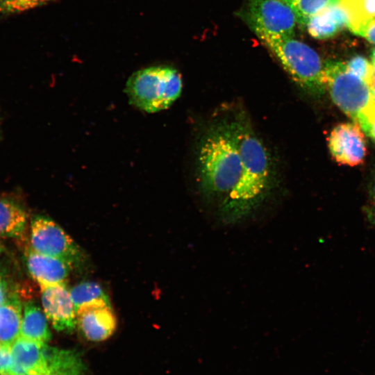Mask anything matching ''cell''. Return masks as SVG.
Wrapping results in <instances>:
<instances>
[{
  "mask_svg": "<svg viewBox=\"0 0 375 375\" xmlns=\"http://www.w3.org/2000/svg\"><path fill=\"white\" fill-rule=\"evenodd\" d=\"M241 156L242 169L237 183L221 202L218 219L225 225L242 222L263 203L273 185L269 154L244 115L233 119Z\"/></svg>",
  "mask_w": 375,
  "mask_h": 375,
  "instance_id": "6da1fadb",
  "label": "cell"
},
{
  "mask_svg": "<svg viewBox=\"0 0 375 375\" xmlns=\"http://www.w3.org/2000/svg\"><path fill=\"white\" fill-rule=\"evenodd\" d=\"M242 169L233 120H221L207 129L197 152V175L201 194L221 202L235 187Z\"/></svg>",
  "mask_w": 375,
  "mask_h": 375,
  "instance_id": "7a4b0ae2",
  "label": "cell"
},
{
  "mask_svg": "<svg viewBox=\"0 0 375 375\" xmlns=\"http://www.w3.org/2000/svg\"><path fill=\"white\" fill-rule=\"evenodd\" d=\"M258 38L302 90L317 98L325 93L324 64L313 49L293 37Z\"/></svg>",
  "mask_w": 375,
  "mask_h": 375,
  "instance_id": "3957f363",
  "label": "cell"
},
{
  "mask_svg": "<svg viewBox=\"0 0 375 375\" xmlns=\"http://www.w3.org/2000/svg\"><path fill=\"white\" fill-rule=\"evenodd\" d=\"M10 375H84L81 356L74 350L19 337L11 347Z\"/></svg>",
  "mask_w": 375,
  "mask_h": 375,
  "instance_id": "277c9868",
  "label": "cell"
},
{
  "mask_svg": "<svg viewBox=\"0 0 375 375\" xmlns=\"http://www.w3.org/2000/svg\"><path fill=\"white\" fill-rule=\"evenodd\" d=\"M182 78L174 68L156 66L140 69L128 79L125 92L131 105L147 112L169 108L181 95Z\"/></svg>",
  "mask_w": 375,
  "mask_h": 375,
  "instance_id": "5b68a950",
  "label": "cell"
},
{
  "mask_svg": "<svg viewBox=\"0 0 375 375\" xmlns=\"http://www.w3.org/2000/svg\"><path fill=\"white\" fill-rule=\"evenodd\" d=\"M324 78L333 101L354 122L361 112L374 103L369 85L351 73L344 62H325Z\"/></svg>",
  "mask_w": 375,
  "mask_h": 375,
  "instance_id": "8992f818",
  "label": "cell"
},
{
  "mask_svg": "<svg viewBox=\"0 0 375 375\" xmlns=\"http://www.w3.org/2000/svg\"><path fill=\"white\" fill-rule=\"evenodd\" d=\"M31 248L40 253L67 262L72 269L79 268L86 261L80 247L55 222L35 216L31 223Z\"/></svg>",
  "mask_w": 375,
  "mask_h": 375,
  "instance_id": "52a82bcc",
  "label": "cell"
},
{
  "mask_svg": "<svg viewBox=\"0 0 375 375\" xmlns=\"http://www.w3.org/2000/svg\"><path fill=\"white\" fill-rule=\"evenodd\" d=\"M246 17L258 37H293L297 24L292 10L281 0H248Z\"/></svg>",
  "mask_w": 375,
  "mask_h": 375,
  "instance_id": "ba28073f",
  "label": "cell"
},
{
  "mask_svg": "<svg viewBox=\"0 0 375 375\" xmlns=\"http://www.w3.org/2000/svg\"><path fill=\"white\" fill-rule=\"evenodd\" d=\"M328 147L334 160L344 165H358L366 156L364 134L356 122L335 126L328 137Z\"/></svg>",
  "mask_w": 375,
  "mask_h": 375,
  "instance_id": "9c48e42d",
  "label": "cell"
},
{
  "mask_svg": "<svg viewBox=\"0 0 375 375\" xmlns=\"http://www.w3.org/2000/svg\"><path fill=\"white\" fill-rule=\"evenodd\" d=\"M41 288L43 312L58 331L69 333L76 326V312L65 284Z\"/></svg>",
  "mask_w": 375,
  "mask_h": 375,
  "instance_id": "30bf717a",
  "label": "cell"
},
{
  "mask_svg": "<svg viewBox=\"0 0 375 375\" xmlns=\"http://www.w3.org/2000/svg\"><path fill=\"white\" fill-rule=\"evenodd\" d=\"M76 326L89 340L101 342L109 338L117 327L111 306L103 302L84 305L76 311Z\"/></svg>",
  "mask_w": 375,
  "mask_h": 375,
  "instance_id": "8fae6325",
  "label": "cell"
},
{
  "mask_svg": "<svg viewBox=\"0 0 375 375\" xmlns=\"http://www.w3.org/2000/svg\"><path fill=\"white\" fill-rule=\"evenodd\" d=\"M26 260L28 270L40 288L65 284L72 267L59 258L26 249Z\"/></svg>",
  "mask_w": 375,
  "mask_h": 375,
  "instance_id": "7c38bea8",
  "label": "cell"
},
{
  "mask_svg": "<svg viewBox=\"0 0 375 375\" xmlns=\"http://www.w3.org/2000/svg\"><path fill=\"white\" fill-rule=\"evenodd\" d=\"M305 26L312 37L325 40L348 28V17L344 9L336 2L311 17Z\"/></svg>",
  "mask_w": 375,
  "mask_h": 375,
  "instance_id": "4fadbf2b",
  "label": "cell"
},
{
  "mask_svg": "<svg viewBox=\"0 0 375 375\" xmlns=\"http://www.w3.org/2000/svg\"><path fill=\"white\" fill-rule=\"evenodd\" d=\"M23 308L19 296L12 292L0 305V344L11 348L19 337Z\"/></svg>",
  "mask_w": 375,
  "mask_h": 375,
  "instance_id": "5bb4252c",
  "label": "cell"
},
{
  "mask_svg": "<svg viewBox=\"0 0 375 375\" xmlns=\"http://www.w3.org/2000/svg\"><path fill=\"white\" fill-rule=\"evenodd\" d=\"M19 337L41 343L51 338L46 315L32 301L24 303Z\"/></svg>",
  "mask_w": 375,
  "mask_h": 375,
  "instance_id": "9a60e30c",
  "label": "cell"
},
{
  "mask_svg": "<svg viewBox=\"0 0 375 375\" xmlns=\"http://www.w3.org/2000/svg\"><path fill=\"white\" fill-rule=\"evenodd\" d=\"M27 213L15 201L0 197V237L21 238L26 228Z\"/></svg>",
  "mask_w": 375,
  "mask_h": 375,
  "instance_id": "2e32d148",
  "label": "cell"
},
{
  "mask_svg": "<svg viewBox=\"0 0 375 375\" xmlns=\"http://www.w3.org/2000/svg\"><path fill=\"white\" fill-rule=\"evenodd\" d=\"M348 17V28L353 33L360 25L375 18V0H338Z\"/></svg>",
  "mask_w": 375,
  "mask_h": 375,
  "instance_id": "e0dca14e",
  "label": "cell"
},
{
  "mask_svg": "<svg viewBox=\"0 0 375 375\" xmlns=\"http://www.w3.org/2000/svg\"><path fill=\"white\" fill-rule=\"evenodd\" d=\"M76 312L86 304L103 302L110 305L108 294L97 283L93 281L81 282L69 290Z\"/></svg>",
  "mask_w": 375,
  "mask_h": 375,
  "instance_id": "ac0fdd59",
  "label": "cell"
},
{
  "mask_svg": "<svg viewBox=\"0 0 375 375\" xmlns=\"http://www.w3.org/2000/svg\"><path fill=\"white\" fill-rule=\"evenodd\" d=\"M292 10L297 23L306 25L313 16L338 0H281Z\"/></svg>",
  "mask_w": 375,
  "mask_h": 375,
  "instance_id": "d6986e66",
  "label": "cell"
},
{
  "mask_svg": "<svg viewBox=\"0 0 375 375\" xmlns=\"http://www.w3.org/2000/svg\"><path fill=\"white\" fill-rule=\"evenodd\" d=\"M347 69L371 87L375 78V70L369 61L362 56H356L345 63Z\"/></svg>",
  "mask_w": 375,
  "mask_h": 375,
  "instance_id": "ffe728a7",
  "label": "cell"
},
{
  "mask_svg": "<svg viewBox=\"0 0 375 375\" xmlns=\"http://www.w3.org/2000/svg\"><path fill=\"white\" fill-rule=\"evenodd\" d=\"M52 0H0V13L14 14L42 6Z\"/></svg>",
  "mask_w": 375,
  "mask_h": 375,
  "instance_id": "44dd1931",
  "label": "cell"
},
{
  "mask_svg": "<svg viewBox=\"0 0 375 375\" xmlns=\"http://www.w3.org/2000/svg\"><path fill=\"white\" fill-rule=\"evenodd\" d=\"M356 123L375 142V102L360 114Z\"/></svg>",
  "mask_w": 375,
  "mask_h": 375,
  "instance_id": "7402d4cb",
  "label": "cell"
},
{
  "mask_svg": "<svg viewBox=\"0 0 375 375\" xmlns=\"http://www.w3.org/2000/svg\"><path fill=\"white\" fill-rule=\"evenodd\" d=\"M12 364L11 348L0 344V375H10Z\"/></svg>",
  "mask_w": 375,
  "mask_h": 375,
  "instance_id": "603a6c76",
  "label": "cell"
},
{
  "mask_svg": "<svg viewBox=\"0 0 375 375\" xmlns=\"http://www.w3.org/2000/svg\"><path fill=\"white\" fill-rule=\"evenodd\" d=\"M353 33L365 38L371 43L375 44V18L363 23Z\"/></svg>",
  "mask_w": 375,
  "mask_h": 375,
  "instance_id": "cb8c5ba5",
  "label": "cell"
},
{
  "mask_svg": "<svg viewBox=\"0 0 375 375\" xmlns=\"http://www.w3.org/2000/svg\"><path fill=\"white\" fill-rule=\"evenodd\" d=\"M12 292H9L7 283L5 280L0 276V305L5 302Z\"/></svg>",
  "mask_w": 375,
  "mask_h": 375,
  "instance_id": "d4e9b609",
  "label": "cell"
},
{
  "mask_svg": "<svg viewBox=\"0 0 375 375\" xmlns=\"http://www.w3.org/2000/svg\"><path fill=\"white\" fill-rule=\"evenodd\" d=\"M364 213L368 222L375 226V205L365 206Z\"/></svg>",
  "mask_w": 375,
  "mask_h": 375,
  "instance_id": "484cf974",
  "label": "cell"
},
{
  "mask_svg": "<svg viewBox=\"0 0 375 375\" xmlns=\"http://www.w3.org/2000/svg\"><path fill=\"white\" fill-rule=\"evenodd\" d=\"M369 190V195L375 203V175L370 182Z\"/></svg>",
  "mask_w": 375,
  "mask_h": 375,
  "instance_id": "4316f807",
  "label": "cell"
},
{
  "mask_svg": "<svg viewBox=\"0 0 375 375\" xmlns=\"http://www.w3.org/2000/svg\"><path fill=\"white\" fill-rule=\"evenodd\" d=\"M370 88H371V90H372L373 99H374V101L375 102V78H374L373 83L372 84Z\"/></svg>",
  "mask_w": 375,
  "mask_h": 375,
  "instance_id": "83f0119b",
  "label": "cell"
},
{
  "mask_svg": "<svg viewBox=\"0 0 375 375\" xmlns=\"http://www.w3.org/2000/svg\"><path fill=\"white\" fill-rule=\"evenodd\" d=\"M372 64L375 70V47L373 49L372 53Z\"/></svg>",
  "mask_w": 375,
  "mask_h": 375,
  "instance_id": "f1b7e54d",
  "label": "cell"
},
{
  "mask_svg": "<svg viewBox=\"0 0 375 375\" xmlns=\"http://www.w3.org/2000/svg\"><path fill=\"white\" fill-rule=\"evenodd\" d=\"M2 249H3V247H2V246H1V244L0 243V254H1V251H2Z\"/></svg>",
  "mask_w": 375,
  "mask_h": 375,
  "instance_id": "f546056e",
  "label": "cell"
}]
</instances>
